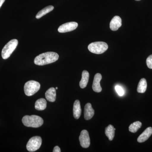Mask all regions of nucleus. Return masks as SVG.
I'll list each match as a JSON object with an SVG mask.
<instances>
[{
    "label": "nucleus",
    "mask_w": 152,
    "mask_h": 152,
    "mask_svg": "<svg viewBox=\"0 0 152 152\" xmlns=\"http://www.w3.org/2000/svg\"><path fill=\"white\" fill-rule=\"evenodd\" d=\"M59 56L57 53L53 52H46L36 57L34 63L38 66H44L56 61Z\"/></svg>",
    "instance_id": "obj_1"
},
{
    "label": "nucleus",
    "mask_w": 152,
    "mask_h": 152,
    "mask_svg": "<svg viewBox=\"0 0 152 152\" xmlns=\"http://www.w3.org/2000/svg\"><path fill=\"white\" fill-rule=\"evenodd\" d=\"M22 122L28 127L38 128L41 126L44 123L41 117L36 115H26L23 117Z\"/></svg>",
    "instance_id": "obj_2"
},
{
    "label": "nucleus",
    "mask_w": 152,
    "mask_h": 152,
    "mask_svg": "<svg viewBox=\"0 0 152 152\" xmlns=\"http://www.w3.org/2000/svg\"><path fill=\"white\" fill-rule=\"evenodd\" d=\"M18 42L16 39L11 40L3 48L1 52L2 57L4 59H7L10 56L14 51L16 48Z\"/></svg>",
    "instance_id": "obj_3"
},
{
    "label": "nucleus",
    "mask_w": 152,
    "mask_h": 152,
    "mask_svg": "<svg viewBox=\"0 0 152 152\" xmlns=\"http://www.w3.org/2000/svg\"><path fill=\"white\" fill-rule=\"evenodd\" d=\"M108 46L104 42H97L90 44L88 49L91 53L96 54H101L107 50Z\"/></svg>",
    "instance_id": "obj_4"
},
{
    "label": "nucleus",
    "mask_w": 152,
    "mask_h": 152,
    "mask_svg": "<svg viewBox=\"0 0 152 152\" xmlns=\"http://www.w3.org/2000/svg\"><path fill=\"white\" fill-rule=\"evenodd\" d=\"M40 88V84L34 80L29 81L25 84L24 92L26 96H30L37 92Z\"/></svg>",
    "instance_id": "obj_5"
},
{
    "label": "nucleus",
    "mask_w": 152,
    "mask_h": 152,
    "mask_svg": "<svg viewBox=\"0 0 152 152\" xmlns=\"http://www.w3.org/2000/svg\"><path fill=\"white\" fill-rule=\"evenodd\" d=\"M42 143L41 137L35 136L30 139L26 145L27 149L29 152H34L39 149Z\"/></svg>",
    "instance_id": "obj_6"
},
{
    "label": "nucleus",
    "mask_w": 152,
    "mask_h": 152,
    "mask_svg": "<svg viewBox=\"0 0 152 152\" xmlns=\"http://www.w3.org/2000/svg\"><path fill=\"white\" fill-rule=\"evenodd\" d=\"M79 141L80 144L83 148H87L90 146V138L89 133L86 130H83L82 131L79 137Z\"/></svg>",
    "instance_id": "obj_7"
},
{
    "label": "nucleus",
    "mask_w": 152,
    "mask_h": 152,
    "mask_svg": "<svg viewBox=\"0 0 152 152\" xmlns=\"http://www.w3.org/2000/svg\"><path fill=\"white\" fill-rule=\"evenodd\" d=\"M78 23L75 22H69L60 26L58 28V31L63 33L72 31L77 28L78 27Z\"/></svg>",
    "instance_id": "obj_8"
},
{
    "label": "nucleus",
    "mask_w": 152,
    "mask_h": 152,
    "mask_svg": "<svg viewBox=\"0 0 152 152\" xmlns=\"http://www.w3.org/2000/svg\"><path fill=\"white\" fill-rule=\"evenodd\" d=\"M102 79V76L100 74L97 73L95 75L92 85L93 89L95 92L100 93L102 91V88L100 83Z\"/></svg>",
    "instance_id": "obj_9"
},
{
    "label": "nucleus",
    "mask_w": 152,
    "mask_h": 152,
    "mask_svg": "<svg viewBox=\"0 0 152 152\" xmlns=\"http://www.w3.org/2000/svg\"><path fill=\"white\" fill-rule=\"evenodd\" d=\"M122 25V20L119 16H116L113 18L110 23V28L113 31H116L121 27Z\"/></svg>",
    "instance_id": "obj_10"
},
{
    "label": "nucleus",
    "mask_w": 152,
    "mask_h": 152,
    "mask_svg": "<svg viewBox=\"0 0 152 152\" xmlns=\"http://www.w3.org/2000/svg\"><path fill=\"white\" fill-rule=\"evenodd\" d=\"M94 110L92 107L91 104L88 103L86 105L84 108V118L86 120L91 119L94 115Z\"/></svg>",
    "instance_id": "obj_11"
},
{
    "label": "nucleus",
    "mask_w": 152,
    "mask_h": 152,
    "mask_svg": "<svg viewBox=\"0 0 152 152\" xmlns=\"http://www.w3.org/2000/svg\"><path fill=\"white\" fill-rule=\"evenodd\" d=\"M152 134V128L149 127L144 131L140 135L137 139L138 142L142 143L147 140Z\"/></svg>",
    "instance_id": "obj_12"
},
{
    "label": "nucleus",
    "mask_w": 152,
    "mask_h": 152,
    "mask_svg": "<svg viewBox=\"0 0 152 152\" xmlns=\"http://www.w3.org/2000/svg\"><path fill=\"white\" fill-rule=\"evenodd\" d=\"M45 97L49 102H53L56 98V89L54 88H51L47 91L45 93Z\"/></svg>",
    "instance_id": "obj_13"
},
{
    "label": "nucleus",
    "mask_w": 152,
    "mask_h": 152,
    "mask_svg": "<svg viewBox=\"0 0 152 152\" xmlns=\"http://www.w3.org/2000/svg\"><path fill=\"white\" fill-rule=\"evenodd\" d=\"M81 108L80 101L77 100L75 101L73 106V115L76 119H78L81 115Z\"/></svg>",
    "instance_id": "obj_14"
},
{
    "label": "nucleus",
    "mask_w": 152,
    "mask_h": 152,
    "mask_svg": "<svg viewBox=\"0 0 152 152\" xmlns=\"http://www.w3.org/2000/svg\"><path fill=\"white\" fill-rule=\"evenodd\" d=\"M82 79L80 82V86L81 88H84L87 86L89 78V74L88 71L84 70L82 72Z\"/></svg>",
    "instance_id": "obj_15"
},
{
    "label": "nucleus",
    "mask_w": 152,
    "mask_h": 152,
    "mask_svg": "<svg viewBox=\"0 0 152 152\" xmlns=\"http://www.w3.org/2000/svg\"><path fill=\"white\" fill-rule=\"evenodd\" d=\"M115 129L114 128L113 126L110 125L106 128L105 130V134L107 137L108 138L109 140L112 141L114 139L115 136Z\"/></svg>",
    "instance_id": "obj_16"
},
{
    "label": "nucleus",
    "mask_w": 152,
    "mask_h": 152,
    "mask_svg": "<svg viewBox=\"0 0 152 152\" xmlns=\"http://www.w3.org/2000/svg\"><path fill=\"white\" fill-rule=\"evenodd\" d=\"M47 107V102L45 99L42 98L39 99L35 102V108L38 110H43Z\"/></svg>",
    "instance_id": "obj_17"
},
{
    "label": "nucleus",
    "mask_w": 152,
    "mask_h": 152,
    "mask_svg": "<svg viewBox=\"0 0 152 152\" xmlns=\"http://www.w3.org/2000/svg\"><path fill=\"white\" fill-rule=\"evenodd\" d=\"M54 8L53 6H49L46 7L45 8L43 9L42 10H41L38 13L36 16V18L38 19L40 18L43 16L46 15L48 13L53 11Z\"/></svg>",
    "instance_id": "obj_18"
},
{
    "label": "nucleus",
    "mask_w": 152,
    "mask_h": 152,
    "mask_svg": "<svg viewBox=\"0 0 152 152\" xmlns=\"http://www.w3.org/2000/svg\"><path fill=\"white\" fill-rule=\"evenodd\" d=\"M147 83L146 80L145 78L141 79L138 85L137 91L139 93H144L146 91Z\"/></svg>",
    "instance_id": "obj_19"
},
{
    "label": "nucleus",
    "mask_w": 152,
    "mask_h": 152,
    "mask_svg": "<svg viewBox=\"0 0 152 152\" xmlns=\"http://www.w3.org/2000/svg\"><path fill=\"white\" fill-rule=\"evenodd\" d=\"M142 125V123L140 121L135 122L130 125L129 127V131L133 133H136L141 127Z\"/></svg>",
    "instance_id": "obj_20"
},
{
    "label": "nucleus",
    "mask_w": 152,
    "mask_h": 152,
    "mask_svg": "<svg viewBox=\"0 0 152 152\" xmlns=\"http://www.w3.org/2000/svg\"><path fill=\"white\" fill-rule=\"evenodd\" d=\"M115 90L117 94L120 96H122L124 94V89L121 86H116L115 87Z\"/></svg>",
    "instance_id": "obj_21"
},
{
    "label": "nucleus",
    "mask_w": 152,
    "mask_h": 152,
    "mask_svg": "<svg viewBox=\"0 0 152 152\" xmlns=\"http://www.w3.org/2000/svg\"><path fill=\"white\" fill-rule=\"evenodd\" d=\"M146 64L148 67L150 69H152V55L147 58Z\"/></svg>",
    "instance_id": "obj_22"
},
{
    "label": "nucleus",
    "mask_w": 152,
    "mask_h": 152,
    "mask_svg": "<svg viewBox=\"0 0 152 152\" xmlns=\"http://www.w3.org/2000/svg\"><path fill=\"white\" fill-rule=\"evenodd\" d=\"M53 152H61V149L59 147L57 146H56L54 148L53 151Z\"/></svg>",
    "instance_id": "obj_23"
},
{
    "label": "nucleus",
    "mask_w": 152,
    "mask_h": 152,
    "mask_svg": "<svg viewBox=\"0 0 152 152\" xmlns=\"http://www.w3.org/2000/svg\"><path fill=\"white\" fill-rule=\"evenodd\" d=\"M5 1V0H0V8L2 6L4 2Z\"/></svg>",
    "instance_id": "obj_24"
},
{
    "label": "nucleus",
    "mask_w": 152,
    "mask_h": 152,
    "mask_svg": "<svg viewBox=\"0 0 152 152\" xmlns=\"http://www.w3.org/2000/svg\"><path fill=\"white\" fill-rule=\"evenodd\" d=\"M58 89V87H56V89L57 90V89Z\"/></svg>",
    "instance_id": "obj_25"
},
{
    "label": "nucleus",
    "mask_w": 152,
    "mask_h": 152,
    "mask_svg": "<svg viewBox=\"0 0 152 152\" xmlns=\"http://www.w3.org/2000/svg\"><path fill=\"white\" fill-rule=\"evenodd\" d=\"M136 1H140V0H136Z\"/></svg>",
    "instance_id": "obj_26"
}]
</instances>
